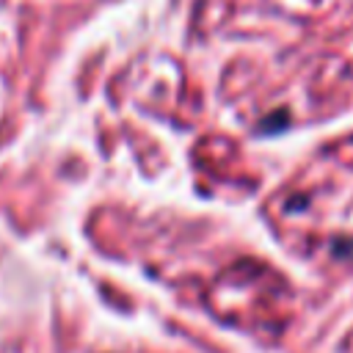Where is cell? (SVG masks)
Here are the masks:
<instances>
[{
	"label": "cell",
	"instance_id": "1",
	"mask_svg": "<svg viewBox=\"0 0 353 353\" xmlns=\"http://www.w3.org/2000/svg\"><path fill=\"white\" fill-rule=\"evenodd\" d=\"M284 124H287V113H284V110H279V119H276V116L265 119V124H262V132H270L273 127L279 130V127H284Z\"/></svg>",
	"mask_w": 353,
	"mask_h": 353
}]
</instances>
